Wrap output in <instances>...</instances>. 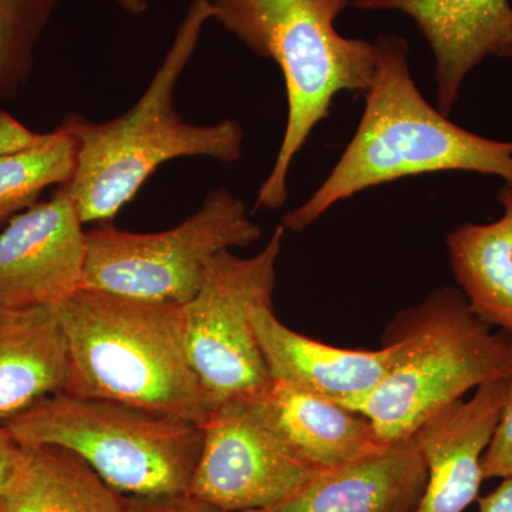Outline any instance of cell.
I'll return each mask as SVG.
<instances>
[{
  "label": "cell",
  "mask_w": 512,
  "mask_h": 512,
  "mask_svg": "<svg viewBox=\"0 0 512 512\" xmlns=\"http://www.w3.org/2000/svg\"><path fill=\"white\" fill-rule=\"evenodd\" d=\"M212 16L211 0H192L163 62L126 113L104 123L80 114L63 121L76 143V168L59 188L72 198L84 225H113L148 178L168 161L241 160L245 133L238 121L200 126L185 121L174 106L177 84Z\"/></svg>",
  "instance_id": "cell-1"
},
{
  "label": "cell",
  "mask_w": 512,
  "mask_h": 512,
  "mask_svg": "<svg viewBox=\"0 0 512 512\" xmlns=\"http://www.w3.org/2000/svg\"><path fill=\"white\" fill-rule=\"evenodd\" d=\"M375 49L359 126L318 190L284 215L281 225L289 231L311 227L359 192L416 175L470 171L512 185V141L478 136L434 109L414 83L404 37L380 35Z\"/></svg>",
  "instance_id": "cell-2"
},
{
  "label": "cell",
  "mask_w": 512,
  "mask_h": 512,
  "mask_svg": "<svg viewBox=\"0 0 512 512\" xmlns=\"http://www.w3.org/2000/svg\"><path fill=\"white\" fill-rule=\"evenodd\" d=\"M69 343L66 392L204 426L217 409L188 356L181 305L77 289L56 306Z\"/></svg>",
  "instance_id": "cell-3"
},
{
  "label": "cell",
  "mask_w": 512,
  "mask_h": 512,
  "mask_svg": "<svg viewBox=\"0 0 512 512\" xmlns=\"http://www.w3.org/2000/svg\"><path fill=\"white\" fill-rule=\"evenodd\" d=\"M212 20L284 76L288 119L271 173L255 210L288 201L292 161L312 131L328 119L340 93L365 94L376 69L375 43L343 37L336 19L349 0H211Z\"/></svg>",
  "instance_id": "cell-4"
},
{
  "label": "cell",
  "mask_w": 512,
  "mask_h": 512,
  "mask_svg": "<svg viewBox=\"0 0 512 512\" xmlns=\"http://www.w3.org/2000/svg\"><path fill=\"white\" fill-rule=\"evenodd\" d=\"M386 332L409 340V355L352 409L373 424L384 446L410 439L431 414L470 390L512 382V336L484 322L460 289L431 292L397 313Z\"/></svg>",
  "instance_id": "cell-5"
},
{
  "label": "cell",
  "mask_w": 512,
  "mask_h": 512,
  "mask_svg": "<svg viewBox=\"0 0 512 512\" xmlns=\"http://www.w3.org/2000/svg\"><path fill=\"white\" fill-rule=\"evenodd\" d=\"M20 446H52L82 458L126 497L187 494L202 427L111 400L60 393L3 424Z\"/></svg>",
  "instance_id": "cell-6"
},
{
  "label": "cell",
  "mask_w": 512,
  "mask_h": 512,
  "mask_svg": "<svg viewBox=\"0 0 512 512\" xmlns=\"http://www.w3.org/2000/svg\"><path fill=\"white\" fill-rule=\"evenodd\" d=\"M244 201L211 191L200 210L167 231L140 234L104 225L87 231L82 288L153 303L185 305L215 255L261 237Z\"/></svg>",
  "instance_id": "cell-7"
},
{
  "label": "cell",
  "mask_w": 512,
  "mask_h": 512,
  "mask_svg": "<svg viewBox=\"0 0 512 512\" xmlns=\"http://www.w3.org/2000/svg\"><path fill=\"white\" fill-rule=\"evenodd\" d=\"M285 231L278 225L254 256L242 258L232 251L215 255L194 298L181 305L191 365L217 407L271 387L251 315L256 306L274 303Z\"/></svg>",
  "instance_id": "cell-8"
},
{
  "label": "cell",
  "mask_w": 512,
  "mask_h": 512,
  "mask_svg": "<svg viewBox=\"0 0 512 512\" xmlns=\"http://www.w3.org/2000/svg\"><path fill=\"white\" fill-rule=\"evenodd\" d=\"M202 433L201 456L187 494L222 512L271 507L319 473L286 446L261 394L221 404Z\"/></svg>",
  "instance_id": "cell-9"
},
{
  "label": "cell",
  "mask_w": 512,
  "mask_h": 512,
  "mask_svg": "<svg viewBox=\"0 0 512 512\" xmlns=\"http://www.w3.org/2000/svg\"><path fill=\"white\" fill-rule=\"evenodd\" d=\"M72 198L57 187L0 232V311L57 306L82 288L87 231Z\"/></svg>",
  "instance_id": "cell-10"
},
{
  "label": "cell",
  "mask_w": 512,
  "mask_h": 512,
  "mask_svg": "<svg viewBox=\"0 0 512 512\" xmlns=\"http://www.w3.org/2000/svg\"><path fill=\"white\" fill-rule=\"evenodd\" d=\"M251 320L272 382L291 384L350 410L409 355V340L389 332L379 350L335 348L306 338L276 318L274 303L256 306Z\"/></svg>",
  "instance_id": "cell-11"
},
{
  "label": "cell",
  "mask_w": 512,
  "mask_h": 512,
  "mask_svg": "<svg viewBox=\"0 0 512 512\" xmlns=\"http://www.w3.org/2000/svg\"><path fill=\"white\" fill-rule=\"evenodd\" d=\"M511 380L485 383L471 399L448 404L413 433L427 467L416 512H464L478 500L483 457L500 423Z\"/></svg>",
  "instance_id": "cell-12"
},
{
  "label": "cell",
  "mask_w": 512,
  "mask_h": 512,
  "mask_svg": "<svg viewBox=\"0 0 512 512\" xmlns=\"http://www.w3.org/2000/svg\"><path fill=\"white\" fill-rule=\"evenodd\" d=\"M414 20L436 60L437 107L450 116L468 74L487 57L512 56L510 0H355Z\"/></svg>",
  "instance_id": "cell-13"
},
{
  "label": "cell",
  "mask_w": 512,
  "mask_h": 512,
  "mask_svg": "<svg viewBox=\"0 0 512 512\" xmlns=\"http://www.w3.org/2000/svg\"><path fill=\"white\" fill-rule=\"evenodd\" d=\"M427 467L413 437L319 471L271 507L247 512H416Z\"/></svg>",
  "instance_id": "cell-14"
},
{
  "label": "cell",
  "mask_w": 512,
  "mask_h": 512,
  "mask_svg": "<svg viewBox=\"0 0 512 512\" xmlns=\"http://www.w3.org/2000/svg\"><path fill=\"white\" fill-rule=\"evenodd\" d=\"M70 353L56 306L0 311V424L66 392Z\"/></svg>",
  "instance_id": "cell-15"
},
{
  "label": "cell",
  "mask_w": 512,
  "mask_h": 512,
  "mask_svg": "<svg viewBox=\"0 0 512 512\" xmlns=\"http://www.w3.org/2000/svg\"><path fill=\"white\" fill-rule=\"evenodd\" d=\"M261 400L286 446L312 470H330L384 446L363 414L318 394L272 382Z\"/></svg>",
  "instance_id": "cell-16"
},
{
  "label": "cell",
  "mask_w": 512,
  "mask_h": 512,
  "mask_svg": "<svg viewBox=\"0 0 512 512\" xmlns=\"http://www.w3.org/2000/svg\"><path fill=\"white\" fill-rule=\"evenodd\" d=\"M0 512H128L127 497L70 451L22 446Z\"/></svg>",
  "instance_id": "cell-17"
},
{
  "label": "cell",
  "mask_w": 512,
  "mask_h": 512,
  "mask_svg": "<svg viewBox=\"0 0 512 512\" xmlns=\"http://www.w3.org/2000/svg\"><path fill=\"white\" fill-rule=\"evenodd\" d=\"M500 220L464 224L447 235L460 291L484 322L512 336V185L498 192Z\"/></svg>",
  "instance_id": "cell-18"
},
{
  "label": "cell",
  "mask_w": 512,
  "mask_h": 512,
  "mask_svg": "<svg viewBox=\"0 0 512 512\" xmlns=\"http://www.w3.org/2000/svg\"><path fill=\"white\" fill-rule=\"evenodd\" d=\"M74 168L76 143L63 123L43 146L0 157V227L35 205L47 188L66 184Z\"/></svg>",
  "instance_id": "cell-19"
},
{
  "label": "cell",
  "mask_w": 512,
  "mask_h": 512,
  "mask_svg": "<svg viewBox=\"0 0 512 512\" xmlns=\"http://www.w3.org/2000/svg\"><path fill=\"white\" fill-rule=\"evenodd\" d=\"M59 0H0V103L25 89Z\"/></svg>",
  "instance_id": "cell-20"
},
{
  "label": "cell",
  "mask_w": 512,
  "mask_h": 512,
  "mask_svg": "<svg viewBox=\"0 0 512 512\" xmlns=\"http://www.w3.org/2000/svg\"><path fill=\"white\" fill-rule=\"evenodd\" d=\"M484 480L512 476V387L500 423L483 457Z\"/></svg>",
  "instance_id": "cell-21"
},
{
  "label": "cell",
  "mask_w": 512,
  "mask_h": 512,
  "mask_svg": "<svg viewBox=\"0 0 512 512\" xmlns=\"http://www.w3.org/2000/svg\"><path fill=\"white\" fill-rule=\"evenodd\" d=\"M50 133H36L5 110H0V157L16 156L43 146Z\"/></svg>",
  "instance_id": "cell-22"
},
{
  "label": "cell",
  "mask_w": 512,
  "mask_h": 512,
  "mask_svg": "<svg viewBox=\"0 0 512 512\" xmlns=\"http://www.w3.org/2000/svg\"><path fill=\"white\" fill-rule=\"evenodd\" d=\"M128 512H222L190 494L127 497Z\"/></svg>",
  "instance_id": "cell-23"
},
{
  "label": "cell",
  "mask_w": 512,
  "mask_h": 512,
  "mask_svg": "<svg viewBox=\"0 0 512 512\" xmlns=\"http://www.w3.org/2000/svg\"><path fill=\"white\" fill-rule=\"evenodd\" d=\"M22 446L6 426L0 424V493L9 483L16 464H18Z\"/></svg>",
  "instance_id": "cell-24"
},
{
  "label": "cell",
  "mask_w": 512,
  "mask_h": 512,
  "mask_svg": "<svg viewBox=\"0 0 512 512\" xmlns=\"http://www.w3.org/2000/svg\"><path fill=\"white\" fill-rule=\"evenodd\" d=\"M477 501L480 512H512V476L503 478L493 493Z\"/></svg>",
  "instance_id": "cell-25"
},
{
  "label": "cell",
  "mask_w": 512,
  "mask_h": 512,
  "mask_svg": "<svg viewBox=\"0 0 512 512\" xmlns=\"http://www.w3.org/2000/svg\"><path fill=\"white\" fill-rule=\"evenodd\" d=\"M121 9L130 15H143L148 10L147 0H117Z\"/></svg>",
  "instance_id": "cell-26"
}]
</instances>
